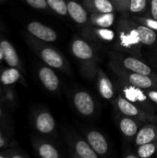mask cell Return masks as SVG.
Segmentation results:
<instances>
[{
  "instance_id": "52a82bcc",
  "label": "cell",
  "mask_w": 157,
  "mask_h": 158,
  "mask_svg": "<svg viewBox=\"0 0 157 158\" xmlns=\"http://www.w3.org/2000/svg\"><path fill=\"white\" fill-rule=\"evenodd\" d=\"M32 124L34 129L43 135H51L56 130V120L45 109H39L33 114Z\"/></svg>"
},
{
  "instance_id": "d6986e66",
  "label": "cell",
  "mask_w": 157,
  "mask_h": 158,
  "mask_svg": "<svg viewBox=\"0 0 157 158\" xmlns=\"http://www.w3.org/2000/svg\"><path fill=\"white\" fill-rule=\"evenodd\" d=\"M31 144L38 155V156L41 158H59L60 154L58 150L49 142L38 138V137H32L31 138Z\"/></svg>"
},
{
  "instance_id": "484cf974",
  "label": "cell",
  "mask_w": 157,
  "mask_h": 158,
  "mask_svg": "<svg viewBox=\"0 0 157 158\" xmlns=\"http://www.w3.org/2000/svg\"><path fill=\"white\" fill-rule=\"evenodd\" d=\"M29 155L19 145L0 149V158H28Z\"/></svg>"
},
{
  "instance_id": "5b68a950",
  "label": "cell",
  "mask_w": 157,
  "mask_h": 158,
  "mask_svg": "<svg viewBox=\"0 0 157 158\" xmlns=\"http://www.w3.org/2000/svg\"><path fill=\"white\" fill-rule=\"evenodd\" d=\"M109 57L111 62L126 70L145 75H154L153 69L137 56L122 52H113L109 54Z\"/></svg>"
},
{
  "instance_id": "603a6c76",
  "label": "cell",
  "mask_w": 157,
  "mask_h": 158,
  "mask_svg": "<svg viewBox=\"0 0 157 158\" xmlns=\"http://www.w3.org/2000/svg\"><path fill=\"white\" fill-rule=\"evenodd\" d=\"M148 9L149 0H128L117 7V11L128 12L133 15H143Z\"/></svg>"
},
{
  "instance_id": "30bf717a",
  "label": "cell",
  "mask_w": 157,
  "mask_h": 158,
  "mask_svg": "<svg viewBox=\"0 0 157 158\" xmlns=\"http://www.w3.org/2000/svg\"><path fill=\"white\" fill-rule=\"evenodd\" d=\"M118 84L121 88V92H122L121 94L124 95L127 99H129L130 101H131L134 104L138 103L142 106H147V107L152 106L153 103L148 99V97L145 94V90L132 86V85H130L127 82H124L122 81H120V83H118Z\"/></svg>"
},
{
  "instance_id": "7402d4cb",
  "label": "cell",
  "mask_w": 157,
  "mask_h": 158,
  "mask_svg": "<svg viewBox=\"0 0 157 158\" xmlns=\"http://www.w3.org/2000/svg\"><path fill=\"white\" fill-rule=\"evenodd\" d=\"M82 4L89 13H108L117 11L115 4L111 0H83Z\"/></svg>"
},
{
  "instance_id": "7a4b0ae2",
  "label": "cell",
  "mask_w": 157,
  "mask_h": 158,
  "mask_svg": "<svg viewBox=\"0 0 157 158\" xmlns=\"http://www.w3.org/2000/svg\"><path fill=\"white\" fill-rule=\"evenodd\" d=\"M26 43L36 53L41 60L48 67L60 70L66 74H71V67L64 56L56 48L49 45L45 42L39 41L30 35L28 32L24 35Z\"/></svg>"
},
{
  "instance_id": "4fadbf2b",
  "label": "cell",
  "mask_w": 157,
  "mask_h": 158,
  "mask_svg": "<svg viewBox=\"0 0 157 158\" xmlns=\"http://www.w3.org/2000/svg\"><path fill=\"white\" fill-rule=\"evenodd\" d=\"M19 82L26 86V81L22 70L18 68L9 67L6 65V67L1 68L0 83L2 86V90L8 87H14Z\"/></svg>"
},
{
  "instance_id": "9a60e30c",
  "label": "cell",
  "mask_w": 157,
  "mask_h": 158,
  "mask_svg": "<svg viewBox=\"0 0 157 158\" xmlns=\"http://www.w3.org/2000/svg\"><path fill=\"white\" fill-rule=\"evenodd\" d=\"M68 145L72 152V156L79 158H98L99 156L91 147L87 140L78 137H70Z\"/></svg>"
},
{
  "instance_id": "ffe728a7",
  "label": "cell",
  "mask_w": 157,
  "mask_h": 158,
  "mask_svg": "<svg viewBox=\"0 0 157 158\" xmlns=\"http://www.w3.org/2000/svg\"><path fill=\"white\" fill-rule=\"evenodd\" d=\"M97 85H98V91L101 96L105 100H112L115 96V88L114 84L109 79V77L106 75V73L101 69H98L97 71Z\"/></svg>"
},
{
  "instance_id": "8d00e7d4",
  "label": "cell",
  "mask_w": 157,
  "mask_h": 158,
  "mask_svg": "<svg viewBox=\"0 0 157 158\" xmlns=\"http://www.w3.org/2000/svg\"><path fill=\"white\" fill-rule=\"evenodd\" d=\"M4 62V56H3V52H2V49L0 47V66L2 65V63Z\"/></svg>"
},
{
  "instance_id": "1f68e13d",
  "label": "cell",
  "mask_w": 157,
  "mask_h": 158,
  "mask_svg": "<svg viewBox=\"0 0 157 158\" xmlns=\"http://www.w3.org/2000/svg\"><path fill=\"white\" fill-rule=\"evenodd\" d=\"M18 145L12 139H10L9 136H7L2 129H0V149H4V148H7V147H11V146H15Z\"/></svg>"
},
{
  "instance_id": "277c9868",
  "label": "cell",
  "mask_w": 157,
  "mask_h": 158,
  "mask_svg": "<svg viewBox=\"0 0 157 158\" xmlns=\"http://www.w3.org/2000/svg\"><path fill=\"white\" fill-rule=\"evenodd\" d=\"M109 67L116 74V76L122 81L127 82L132 86L148 90V89H157V76L155 75H145L136 72H131L126 70L115 63L109 61Z\"/></svg>"
},
{
  "instance_id": "3957f363",
  "label": "cell",
  "mask_w": 157,
  "mask_h": 158,
  "mask_svg": "<svg viewBox=\"0 0 157 158\" xmlns=\"http://www.w3.org/2000/svg\"><path fill=\"white\" fill-rule=\"evenodd\" d=\"M70 51L81 62L82 74L89 79L95 77L99 67L97 63V53L94 46L87 40L75 37L71 42Z\"/></svg>"
},
{
  "instance_id": "4316f807",
  "label": "cell",
  "mask_w": 157,
  "mask_h": 158,
  "mask_svg": "<svg viewBox=\"0 0 157 158\" xmlns=\"http://www.w3.org/2000/svg\"><path fill=\"white\" fill-rule=\"evenodd\" d=\"M136 153L139 158H150L154 156L157 153V140L138 146Z\"/></svg>"
},
{
  "instance_id": "6da1fadb",
  "label": "cell",
  "mask_w": 157,
  "mask_h": 158,
  "mask_svg": "<svg viewBox=\"0 0 157 158\" xmlns=\"http://www.w3.org/2000/svg\"><path fill=\"white\" fill-rule=\"evenodd\" d=\"M142 45L134 20L125 17L120 18L116 29L115 48L119 52L140 56Z\"/></svg>"
},
{
  "instance_id": "cb8c5ba5",
  "label": "cell",
  "mask_w": 157,
  "mask_h": 158,
  "mask_svg": "<svg viewBox=\"0 0 157 158\" xmlns=\"http://www.w3.org/2000/svg\"><path fill=\"white\" fill-rule=\"evenodd\" d=\"M134 26L137 30L140 41L143 44V45L154 46L157 44V31L135 20Z\"/></svg>"
},
{
  "instance_id": "5bb4252c",
  "label": "cell",
  "mask_w": 157,
  "mask_h": 158,
  "mask_svg": "<svg viewBox=\"0 0 157 158\" xmlns=\"http://www.w3.org/2000/svg\"><path fill=\"white\" fill-rule=\"evenodd\" d=\"M0 47L3 52L5 64L9 67L18 68L20 70L24 71L22 62H21L17 50L15 49L14 45L1 33H0Z\"/></svg>"
},
{
  "instance_id": "f35d334b",
  "label": "cell",
  "mask_w": 157,
  "mask_h": 158,
  "mask_svg": "<svg viewBox=\"0 0 157 158\" xmlns=\"http://www.w3.org/2000/svg\"><path fill=\"white\" fill-rule=\"evenodd\" d=\"M0 74H1V66H0ZM2 94V86H1V83H0V95Z\"/></svg>"
},
{
  "instance_id": "f1b7e54d",
  "label": "cell",
  "mask_w": 157,
  "mask_h": 158,
  "mask_svg": "<svg viewBox=\"0 0 157 158\" xmlns=\"http://www.w3.org/2000/svg\"><path fill=\"white\" fill-rule=\"evenodd\" d=\"M0 99L5 104L9 106H13L16 103V93L14 87H8L2 90V94L0 95Z\"/></svg>"
},
{
  "instance_id": "83f0119b",
  "label": "cell",
  "mask_w": 157,
  "mask_h": 158,
  "mask_svg": "<svg viewBox=\"0 0 157 158\" xmlns=\"http://www.w3.org/2000/svg\"><path fill=\"white\" fill-rule=\"evenodd\" d=\"M49 9H51L56 14L66 17L68 15V2L65 0H46Z\"/></svg>"
},
{
  "instance_id": "74e56055",
  "label": "cell",
  "mask_w": 157,
  "mask_h": 158,
  "mask_svg": "<svg viewBox=\"0 0 157 158\" xmlns=\"http://www.w3.org/2000/svg\"><path fill=\"white\" fill-rule=\"evenodd\" d=\"M5 30V28H4V26H3V24L0 22V31H4Z\"/></svg>"
},
{
  "instance_id": "f546056e",
  "label": "cell",
  "mask_w": 157,
  "mask_h": 158,
  "mask_svg": "<svg viewBox=\"0 0 157 158\" xmlns=\"http://www.w3.org/2000/svg\"><path fill=\"white\" fill-rule=\"evenodd\" d=\"M132 19L135 21H138L147 27H149L150 29L154 30L157 31V19L148 16H143V15H134L132 17Z\"/></svg>"
},
{
  "instance_id": "d6a6232c",
  "label": "cell",
  "mask_w": 157,
  "mask_h": 158,
  "mask_svg": "<svg viewBox=\"0 0 157 158\" xmlns=\"http://www.w3.org/2000/svg\"><path fill=\"white\" fill-rule=\"evenodd\" d=\"M8 124H10L9 118H8L7 114L6 113L5 109L0 105V125L4 126V127H6Z\"/></svg>"
},
{
  "instance_id": "7c38bea8",
  "label": "cell",
  "mask_w": 157,
  "mask_h": 158,
  "mask_svg": "<svg viewBox=\"0 0 157 158\" xmlns=\"http://www.w3.org/2000/svg\"><path fill=\"white\" fill-rule=\"evenodd\" d=\"M83 34L85 38L98 43H113L116 39V31L111 28L95 27L91 24L84 27Z\"/></svg>"
},
{
  "instance_id": "8fae6325",
  "label": "cell",
  "mask_w": 157,
  "mask_h": 158,
  "mask_svg": "<svg viewBox=\"0 0 157 158\" xmlns=\"http://www.w3.org/2000/svg\"><path fill=\"white\" fill-rule=\"evenodd\" d=\"M37 76L42 85L50 93H56L60 88V80L54 69L44 65L40 66L37 70Z\"/></svg>"
},
{
  "instance_id": "9c48e42d",
  "label": "cell",
  "mask_w": 157,
  "mask_h": 158,
  "mask_svg": "<svg viewBox=\"0 0 157 158\" xmlns=\"http://www.w3.org/2000/svg\"><path fill=\"white\" fill-rule=\"evenodd\" d=\"M72 102L76 110L84 117H91L95 112V102L93 96L86 91H78L72 96Z\"/></svg>"
},
{
  "instance_id": "ba28073f",
  "label": "cell",
  "mask_w": 157,
  "mask_h": 158,
  "mask_svg": "<svg viewBox=\"0 0 157 158\" xmlns=\"http://www.w3.org/2000/svg\"><path fill=\"white\" fill-rule=\"evenodd\" d=\"M27 32L35 39L45 42L54 43L57 40L56 31L47 25L39 21H30L26 24Z\"/></svg>"
},
{
  "instance_id": "ab89813d",
  "label": "cell",
  "mask_w": 157,
  "mask_h": 158,
  "mask_svg": "<svg viewBox=\"0 0 157 158\" xmlns=\"http://www.w3.org/2000/svg\"><path fill=\"white\" fill-rule=\"evenodd\" d=\"M3 1H5V0H0V3H1V2H3Z\"/></svg>"
},
{
  "instance_id": "44dd1931",
  "label": "cell",
  "mask_w": 157,
  "mask_h": 158,
  "mask_svg": "<svg viewBox=\"0 0 157 158\" xmlns=\"http://www.w3.org/2000/svg\"><path fill=\"white\" fill-rule=\"evenodd\" d=\"M142 122L127 116L120 117L118 119V127L122 134L128 139H134L138 131L140 130V125Z\"/></svg>"
},
{
  "instance_id": "e0dca14e",
  "label": "cell",
  "mask_w": 157,
  "mask_h": 158,
  "mask_svg": "<svg viewBox=\"0 0 157 158\" xmlns=\"http://www.w3.org/2000/svg\"><path fill=\"white\" fill-rule=\"evenodd\" d=\"M87 142L91 145V147L95 151V153L99 156H105L109 152V144L105 137L104 134H102L98 131L91 130L86 132L85 136Z\"/></svg>"
},
{
  "instance_id": "2e32d148",
  "label": "cell",
  "mask_w": 157,
  "mask_h": 158,
  "mask_svg": "<svg viewBox=\"0 0 157 158\" xmlns=\"http://www.w3.org/2000/svg\"><path fill=\"white\" fill-rule=\"evenodd\" d=\"M68 11L70 19L80 26L86 27L90 24V13L83 4H80L74 0H69L68 2Z\"/></svg>"
},
{
  "instance_id": "d590c367",
  "label": "cell",
  "mask_w": 157,
  "mask_h": 158,
  "mask_svg": "<svg viewBox=\"0 0 157 158\" xmlns=\"http://www.w3.org/2000/svg\"><path fill=\"white\" fill-rule=\"evenodd\" d=\"M114 4H115V6H116V9H117V7H118L119 6H121L122 4H124L125 2H127L128 0H111Z\"/></svg>"
},
{
  "instance_id": "836d02e7",
  "label": "cell",
  "mask_w": 157,
  "mask_h": 158,
  "mask_svg": "<svg viewBox=\"0 0 157 158\" xmlns=\"http://www.w3.org/2000/svg\"><path fill=\"white\" fill-rule=\"evenodd\" d=\"M149 14L150 17L157 19V0H149Z\"/></svg>"
},
{
  "instance_id": "ac0fdd59",
  "label": "cell",
  "mask_w": 157,
  "mask_h": 158,
  "mask_svg": "<svg viewBox=\"0 0 157 158\" xmlns=\"http://www.w3.org/2000/svg\"><path fill=\"white\" fill-rule=\"evenodd\" d=\"M134 144L138 147L142 144L152 143L157 140V121L146 122L140 128L134 137Z\"/></svg>"
},
{
  "instance_id": "e575fe53",
  "label": "cell",
  "mask_w": 157,
  "mask_h": 158,
  "mask_svg": "<svg viewBox=\"0 0 157 158\" xmlns=\"http://www.w3.org/2000/svg\"><path fill=\"white\" fill-rule=\"evenodd\" d=\"M145 94L148 97V99L155 105H157V89H148L145 90Z\"/></svg>"
},
{
  "instance_id": "d4e9b609",
  "label": "cell",
  "mask_w": 157,
  "mask_h": 158,
  "mask_svg": "<svg viewBox=\"0 0 157 158\" xmlns=\"http://www.w3.org/2000/svg\"><path fill=\"white\" fill-rule=\"evenodd\" d=\"M115 12L90 13V24L95 27L111 28L115 23Z\"/></svg>"
},
{
  "instance_id": "8992f818",
  "label": "cell",
  "mask_w": 157,
  "mask_h": 158,
  "mask_svg": "<svg viewBox=\"0 0 157 158\" xmlns=\"http://www.w3.org/2000/svg\"><path fill=\"white\" fill-rule=\"evenodd\" d=\"M115 104L117 109L123 116L130 117L142 123L157 121V115L147 112L143 107H139V106L132 103L122 94H118L117 96Z\"/></svg>"
},
{
  "instance_id": "4dcf8cb0",
  "label": "cell",
  "mask_w": 157,
  "mask_h": 158,
  "mask_svg": "<svg viewBox=\"0 0 157 158\" xmlns=\"http://www.w3.org/2000/svg\"><path fill=\"white\" fill-rule=\"evenodd\" d=\"M25 4H27L29 6L41 10V11H46L49 9V6L47 5L46 0H22Z\"/></svg>"
}]
</instances>
